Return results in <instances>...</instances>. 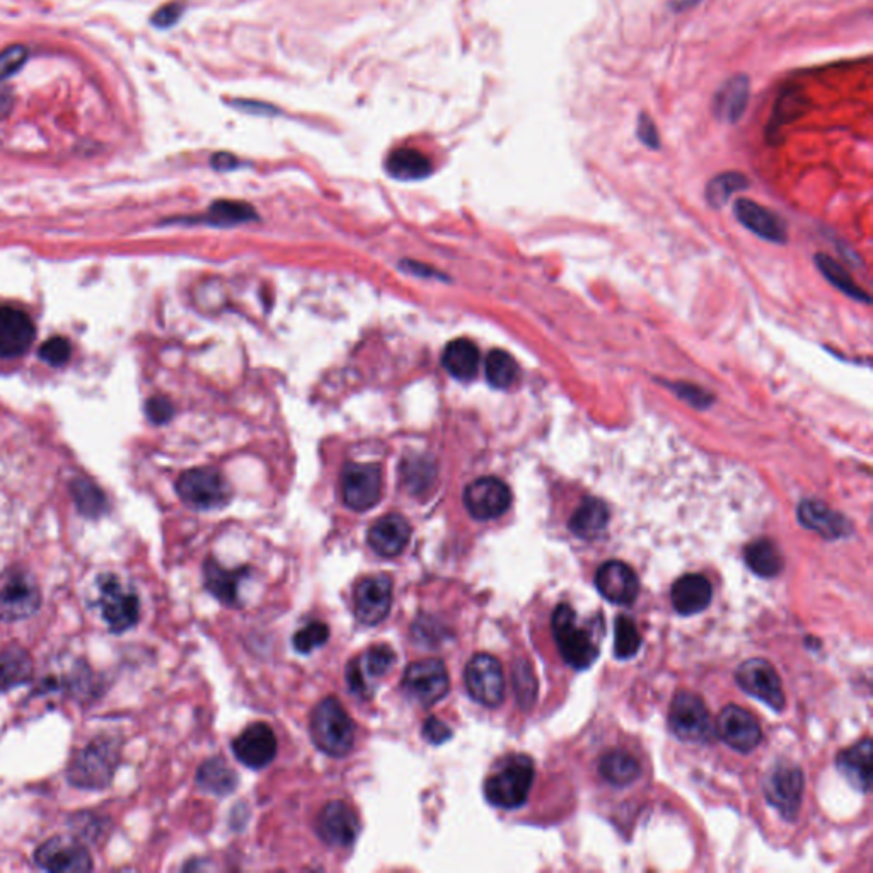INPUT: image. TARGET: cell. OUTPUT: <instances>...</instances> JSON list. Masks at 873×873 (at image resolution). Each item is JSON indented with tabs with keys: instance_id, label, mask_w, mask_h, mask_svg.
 <instances>
[{
	"instance_id": "7a4b0ae2",
	"label": "cell",
	"mask_w": 873,
	"mask_h": 873,
	"mask_svg": "<svg viewBox=\"0 0 873 873\" xmlns=\"http://www.w3.org/2000/svg\"><path fill=\"white\" fill-rule=\"evenodd\" d=\"M534 783V764L527 756H510L485 783V797L498 809H519L526 804Z\"/></svg>"
},
{
	"instance_id": "f35d334b",
	"label": "cell",
	"mask_w": 873,
	"mask_h": 873,
	"mask_svg": "<svg viewBox=\"0 0 873 873\" xmlns=\"http://www.w3.org/2000/svg\"><path fill=\"white\" fill-rule=\"evenodd\" d=\"M72 495L82 515L96 519L106 510L105 495L98 486L87 480L72 481Z\"/></svg>"
},
{
	"instance_id": "b9f144b4",
	"label": "cell",
	"mask_w": 873,
	"mask_h": 873,
	"mask_svg": "<svg viewBox=\"0 0 873 873\" xmlns=\"http://www.w3.org/2000/svg\"><path fill=\"white\" fill-rule=\"evenodd\" d=\"M330 638V628L321 621H311L294 635V648L299 654H311Z\"/></svg>"
},
{
	"instance_id": "2e32d148",
	"label": "cell",
	"mask_w": 873,
	"mask_h": 873,
	"mask_svg": "<svg viewBox=\"0 0 873 873\" xmlns=\"http://www.w3.org/2000/svg\"><path fill=\"white\" fill-rule=\"evenodd\" d=\"M717 734L734 751L751 752L761 744L763 732L758 720L737 705L723 708L717 720Z\"/></svg>"
},
{
	"instance_id": "7c38bea8",
	"label": "cell",
	"mask_w": 873,
	"mask_h": 873,
	"mask_svg": "<svg viewBox=\"0 0 873 873\" xmlns=\"http://www.w3.org/2000/svg\"><path fill=\"white\" fill-rule=\"evenodd\" d=\"M35 863L47 872H89L93 860L86 846L70 836H53L36 850Z\"/></svg>"
},
{
	"instance_id": "f546056e",
	"label": "cell",
	"mask_w": 873,
	"mask_h": 873,
	"mask_svg": "<svg viewBox=\"0 0 873 873\" xmlns=\"http://www.w3.org/2000/svg\"><path fill=\"white\" fill-rule=\"evenodd\" d=\"M608 505L599 498H584L579 509L573 512L568 522V529L582 539H594L601 534L609 524Z\"/></svg>"
},
{
	"instance_id": "83f0119b",
	"label": "cell",
	"mask_w": 873,
	"mask_h": 873,
	"mask_svg": "<svg viewBox=\"0 0 873 873\" xmlns=\"http://www.w3.org/2000/svg\"><path fill=\"white\" fill-rule=\"evenodd\" d=\"M33 659L26 648L12 643L0 652V693L21 688L33 677Z\"/></svg>"
},
{
	"instance_id": "4dcf8cb0",
	"label": "cell",
	"mask_w": 873,
	"mask_h": 873,
	"mask_svg": "<svg viewBox=\"0 0 873 873\" xmlns=\"http://www.w3.org/2000/svg\"><path fill=\"white\" fill-rule=\"evenodd\" d=\"M749 103V79L735 76L723 84L715 96L713 110L723 122L735 123L741 120Z\"/></svg>"
},
{
	"instance_id": "f907efd6",
	"label": "cell",
	"mask_w": 873,
	"mask_h": 873,
	"mask_svg": "<svg viewBox=\"0 0 873 873\" xmlns=\"http://www.w3.org/2000/svg\"><path fill=\"white\" fill-rule=\"evenodd\" d=\"M638 137L643 144L652 147V149L659 147V132H657L654 120L647 113L638 116Z\"/></svg>"
},
{
	"instance_id": "c3c4849f",
	"label": "cell",
	"mask_w": 873,
	"mask_h": 873,
	"mask_svg": "<svg viewBox=\"0 0 873 873\" xmlns=\"http://www.w3.org/2000/svg\"><path fill=\"white\" fill-rule=\"evenodd\" d=\"M423 737L430 744L440 746L451 739L452 730L447 723L442 722L439 718L430 717L425 720V725H423Z\"/></svg>"
},
{
	"instance_id": "484cf974",
	"label": "cell",
	"mask_w": 873,
	"mask_h": 873,
	"mask_svg": "<svg viewBox=\"0 0 873 873\" xmlns=\"http://www.w3.org/2000/svg\"><path fill=\"white\" fill-rule=\"evenodd\" d=\"M839 773L850 781L851 785L867 793L870 790V778H872V741H865L856 746L845 749L836 759Z\"/></svg>"
},
{
	"instance_id": "d590c367",
	"label": "cell",
	"mask_w": 873,
	"mask_h": 873,
	"mask_svg": "<svg viewBox=\"0 0 873 873\" xmlns=\"http://www.w3.org/2000/svg\"><path fill=\"white\" fill-rule=\"evenodd\" d=\"M599 773L614 787H628L640 776V764L623 751L608 752L599 761Z\"/></svg>"
},
{
	"instance_id": "d6a6232c",
	"label": "cell",
	"mask_w": 873,
	"mask_h": 873,
	"mask_svg": "<svg viewBox=\"0 0 873 873\" xmlns=\"http://www.w3.org/2000/svg\"><path fill=\"white\" fill-rule=\"evenodd\" d=\"M386 171L396 180H423L432 173V161L418 149L401 147L389 154Z\"/></svg>"
},
{
	"instance_id": "9a60e30c",
	"label": "cell",
	"mask_w": 873,
	"mask_h": 873,
	"mask_svg": "<svg viewBox=\"0 0 873 873\" xmlns=\"http://www.w3.org/2000/svg\"><path fill=\"white\" fill-rule=\"evenodd\" d=\"M393 604V582L386 575L365 577L353 592L355 616L362 625H379L388 618Z\"/></svg>"
},
{
	"instance_id": "d4e9b609",
	"label": "cell",
	"mask_w": 873,
	"mask_h": 873,
	"mask_svg": "<svg viewBox=\"0 0 873 873\" xmlns=\"http://www.w3.org/2000/svg\"><path fill=\"white\" fill-rule=\"evenodd\" d=\"M203 577L205 587L215 599H219L226 606H239V589L243 580L248 577V568L229 570L214 558H209L203 567Z\"/></svg>"
},
{
	"instance_id": "ffe728a7",
	"label": "cell",
	"mask_w": 873,
	"mask_h": 873,
	"mask_svg": "<svg viewBox=\"0 0 873 873\" xmlns=\"http://www.w3.org/2000/svg\"><path fill=\"white\" fill-rule=\"evenodd\" d=\"M764 790L769 804L775 805L781 816L792 821L797 816L804 797V775L798 768L781 766L769 776Z\"/></svg>"
},
{
	"instance_id": "52a82bcc",
	"label": "cell",
	"mask_w": 873,
	"mask_h": 873,
	"mask_svg": "<svg viewBox=\"0 0 873 873\" xmlns=\"http://www.w3.org/2000/svg\"><path fill=\"white\" fill-rule=\"evenodd\" d=\"M176 490L186 505L198 510L220 509L231 498L226 478L210 468L186 471L176 483Z\"/></svg>"
},
{
	"instance_id": "e575fe53",
	"label": "cell",
	"mask_w": 873,
	"mask_h": 873,
	"mask_svg": "<svg viewBox=\"0 0 873 873\" xmlns=\"http://www.w3.org/2000/svg\"><path fill=\"white\" fill-rule=\"evenodd\" d=\"M744 560L752 572L764 579L776 577L783 570V556L769 539L752 541L744 551Z\"/></svg>"
},
{
	"instance_id": "6da1fadb",
	"label": "cell",
	"mask_w": 873,
	"mask_h": 873,
	"mask_svg": "<svg viewBox=\"0 0 873 873\" xmlns=\"http://www.w3.org/2000/svg\"><path fill=\"white\" fill-rule=\"evenodd\" d=\"M120 763V749L113 739H96L77 752L67 769L70 785L82 790H105L110 787Z\"/></svg>"
},
{
	"instance_id": "44dd1931",
	"label": "cell",
	"mask_w": 873,
	"mask_h": 873,
	"mask_svg": "<svg viewBox=\"0 0 873 873\" xmlns=\"http://www.w3.org/2000/svg\"><path fill=\"white\" fill-rule=\"evenodd\" d=\"M396 655L388 645L371 647L359 659L352 660L347 667V684L359 698H369L372 693L367 677H381L391 671Z\"/></svg>"
},
{
	"instance_id": "e0dca14e",
	"label": "cell",
	"mask_w": 873,
	"mask_h": 873,
	"mask_svg": "<svg viewBox=\"0 0 873 873\" xmlns=\"http://www.w3.org/2000/svg\"><path fill=\"white\" fill-rule=\"evenodd\" d=\"M318 834L324 843L338 848H348L359 836L360 822L355 810L342 800H335L323 807L318 816Z\"/></svg>"
},
{
	"instance_id": "4fadbf2b",
	"label": "cell",
	"mask_w": 873,
	"mask_h": 873,
	"mask_svg": "<svg viewBox=\"0 0 873 873\" xmlns=\"http://www.w3.org/2000/svg\"><path fill=\"white\" fill-rule=\"evenodd\" d=\"M735 681L747 694L764 701L766 705L781 712L785 706V693L775 667L764 659H749L739 665L735 672Z\"/></svg>"
},
{
	"instance_id": "7dc6e473",
	"label": "cell",
	"mask_w": 873,
	"mask_h": 873,
	"mask_svg": "<svg viewBox=\"0 0 873 873\" xmlns=\"http://www.w3.org/2000/svg\"><path fill=\"white\" fill-rule=\"evenodd\" d=\"M183 11H185V4L180 0H173L166 6H162L161 9H157L156 14L152 16V24L159 29L171 28L180 21Z\"/></svg>"
},
{
	"instance_id": "74e56055",
	"label": "cell",
	"mask_w": 873,
	"mask_h": 873,
	"mask_svg": "<svg viewBox=\"0 0 873 873\" xmlns=\"http://www.w3.org/2000/svg\"><path fill=\"white\" fill-rule=\"evenodd\" d=\"M642 647V636L638 633L635 621L628 616H618L614 625V655L626 660L635 657Z\"/></svg>"
},
{
	"instance_id": "5bb4252c",
	"label": "cell",
	"mask_w": 873,
	"mask_h": 873,
	"mask_svg": "<svg viewBox=\"0 0 873 873\" xmlns=\"http://www.w3.org/2000/svg\"><path fill=\"white\" fill-rule=\"evenodd\" d=\"M463 500L469 514L476 521H493L509 510L512 493L502 480L495 476H485L466 486Z\"/></svg>"
},
{
	"instance_id": "681fc988",
	"label": "cell",
	"mask_w": 873,
	"mask_h": 873,
	"mask_svg": "<svg viewBox=\"0 0 873 873\" xmlns=\"http://www.w3.org/2000/svg\"><path fill=\"white\" fill-rule=\"evenodd\" d=\"M147 417L154 423H166L173 417V406L168 399L152 398L147 401Z\"/></svg>"
},
{
	"instance_id": "d6986e66",
	"label": "cell",
	"mask_w": 873,
	"mask_h": 873,
	"mask_svg": "<svg viewBox=\"0 0 873 873\" xmlns=\"http://www.w3.org/2000/svg\"><path fill=\"white\" fill-rule=\"evenodd\" d=\"M596 587L606 601L630 606L640 594V582L633 568L623 561H606L596 573Z\"/></svg>"
},
{
	"instance_id": "277c9868",
	"label": "cell",
	"mask_w": 873,
	"mask_h": 873,
	"mask_svg": "<svg viewBox=\"0 0 873 873\" xmlns=\"http://www.w3.org/2000/svg\"><path fill=\"white\" fill-rule=\"evenodd\" d=\"M98 585V606L101 618L108 630L122 635L139 623L140 601L135 590L123 584L115 573H103L96 580Z\"/></svg>"
},
{
	"instance_id": "f6af8a7d",
	"label": "cell",
	"mask_w": 873,
	"mask_h": 873,
	"mask_svg": "<svg viewBox=\"0 0 873 873\" xmlns=\"http://www.w3.org/2000/svg\"><path fill=\"white\" fill-rule=\"evenodd\" d=\"M29 58L28 48L24 45H12L0 53V82L14 76Z\"/></svg>"
},
{
	"instance_id": "cb8c5ba5",
	"label": "cell",
	"mask_w": 873,
	"mask_h": 873,
	"mask_svg": "<svg viewBox=\"0 0 873 873\" xmlns=\"http://www.w3.org/2000/svg\"><path fill=\"white\" fill-rule=\"evenodd\" d=\"M712 597V584L698 573H688L672 585V606L683 616H693L705 611L710 606Z\"/></svg>"
},
{
	"instance_id": "4316f807",
	"label": "cell",
	"mask_w": 873,
	"mask_h": 873,
	"mask_svg": "<svg viewBox=\"0 0 873 873\" xmlns=\"http://www.w3.org/2000/svg\"><path fill=\"white\" fill-rule=\"evenodd\" d=\"M735 215L747 229L756 232L761 238L775 243H783L787 239V232L780 219L759 203L741 198L735 203Z\"/></svg>"
},
{
	"instance_id": "7bdbcfd3",
	"label": "cell",
	"mask_w": 873,
	"mask_h": 873,
	"mask_svg": "<svg viewBox=\"0 0 873 873\" xmlns=\"http://www.w3.org/2000/svg\"><path fill=\"white\" fill-rule=\"evenodd\" d=\"M514 688L517 700L522 708H531L538 694V683L532 672L531 665L521 660L514 669Z\"/></svg>"
},
{
	"instance_id": "ab89813d",
	"label": "cell",
	"mask_w": 873,
	"mask_h": 873,
	"mask_svg": "<svg viewBox=\"0 0 873 873\" xmlns=\"http://www.w3.org/2000/svg\"><path fill=\"white\" fill-rule=\"evenodd\" d=\"M255 217V209H251L248 203L231 202V200L215 202L209 210L210 222L219 224V226L241 224V222H248Z\"/></svg>"
},
{
	"instance_id": "8fae6325",
	"label": "cell",
	"mask_w": 873,
	"mask_h": 873,
	"mask_svg": "<svg viewBox=\"0 0 873 873\" xmlns=\"http://www.w3.org/2000/svg\"><path fill=\"white\" fill-rule=\"evenodd\" d=\"M343 500L357 512L372 509L382 493V473L377 464L350 463L342 473Z\"/></svg>"
},
{
	"instance_id": "7402d4cb",
	"label": "cell",
	"mask_w": 873,
	"mask_h": 873,
	"mask_svg": "<svg viewBox=\"0 0 873 873\" xmlns=\"http://www.w3.org/2000/svg\"><path fill=\"white\" fill-rule=\"evenodd\" d=\"M35 324L16 307L0 306V357L14 359L35 342Z\"/></svg>"
},
{
	"instance_id": "ee69618b",
	"label": "cell",
	"mask_w": 873,
	"mask_h": 873,
	"mask_svg": "<svg viewBox=\"0 0 873 873\" xmlns=\"http://www.w3.org/2000/svg\"><path fill=\"white\" fill-rule=\"evenodd\" d=\"M747 180L739 173H725L717 176L715 180L708 185V202H712L715 207H720L722 203L727 202V198L734 191L746 188Z\"/></svg>"
},
{
	"instance_id": "1f68e13d",
	"label": "cell",
	"mask_w": 873,
	"mask_h": 873,
	"mask_svg": "<svg viewBox=\"0 0 873 873\" xmlns=\"http://www.w3.org/2000/svg\"><path fill=\"white\" fill-rule=\"evenodd\" d=\"M442 365L452 377L469 381L476 376L480 367V350L466 338H457L444 348Z\"/></svg>"
},
{
	"instance_id": "3957f363",
	"label": "cell",
	"mask_w": 873,
	"mask_h": 873,
	"mask_svg": "<svg viewBox=\"0 0 873 873\" xmlns=\"http://www.w3.org/2000/svg\"><path fill=\"white\" fill-rule=\"evenodd\" d=\"M311 737L319 751L333 758H342L352 751L355 727L352 718L336 698H326L314 708Z\"/></svg>"
},
{
	"instance_id": "816d5d0a",
	"label": "cell",
	"mask_w": 873,
	"mask_h": 873,
	"mask_svg": "<svg viewBox=\"0 0 873 873\" xmlns=\"http://www.w3.org/2000/svg\"><path fill=\"white\" fill-rule=\"evenodd\" d=\"M12 108H14V93L11 87L0 82V120L11 115Z\"/></svg>"
},
{
	"instance_id": "ac0fdd59",
	"label": "cell",
	"mask_w": 873,
	"mask_h": 873,
	"mask_svg": "<svg viewBox=\"0 0 873 873\" xmlns=\"http://www.w3.org/2000/svg\"><path fill=\"white\" fill-rule=\"evenodd\" d=\"M277 737L266 723H253L236 741L232 751L236 758L251 769L266 768L277 756Z\"/></svg>"
},
{
	"instance_id": "603a6c76",
	"label": "cell",
	"mask_w": 873,
	"mask_h": 873,
	"mask_svg": "<svg viewBox=\"0 0 873 873\" xmlns=\"http://www.w3.org/2000/svg\"><path fill=\"white\" fill-rule=\"evenodd\" d=\"M411 538L410 522L403 515L389 514L381 517L369 531V544L377 555L393 558L403 553Z\"/></svg>"
},
{
	"instance_id": "9c48e42d",
	"label": "cell",
	"mask_w": 873,
	"mask_h": 873,
	"mask_svg": "<svg viewBox=\"0 0 873 873\" xmlns=\"http://www.w3.org/2000/svg\"><path fill=\"white\" fill-rule=\"evenodd\" d=\"M449 674L439 659H423L408 665L401 686L423 706H432L449 693Z\"/></svg>"
},
{
	"instance_id": "8992f818",
	"label": "cell",
	"mask_w": 873,
	"mask_h": 873,
	"mask_svg": "<svg viewBox=\"0 0 873 873\" xmlns=\"http://www.w3.org/2000/svg\"><path fill=\"white\" fill-rule=\"evenodd\" d=\"M40 608V585L31 573L14 568L0 575V621L18 623Z\"/></svg>"
},
{
	"instance_id": "836d02e7",
	"label": "cell",
	"mask_w": 873,
	"mask_h": 873,
	"mask_svg": "<svg viewBox=\"0 0 873 873\" xmlns=\"http://www.w3.org/2000/svg\"><path fill=\"white\" fill-rule=\"evenodd\" d=\"M197 783L205 792L214 795H229L238 787V775L236 771L224 761L214 758L205 761L197 773Z\"/></svg>"
},
{
	"instance_id": "f1b7e54d",
	"label": "cell",
	"mask_w": 873,
	"mask_h": 873,
	"mask_svg": "<svg viewBox=\"0 0 873 873\" xmlns=\"http://www.w3.org/2000/svg\"><path fill=\"white\" fill-rule=\"evenodd\" d=\"M798 519L810 531H816L827 539H836L845 536L846 522L843 515L836 514L831 509H827L826 505L816 500H805L800 503L798 509Z\"/></svg>"
},
{
	"instance_id": "5b68a950",
	"label": "cell",
	"mask_w": 873,
	"mask_h": 873,
	"mask_svg": "<svg viewBox=\"0 0 873 873\" xmlns=\"http://www.w3.org/2000/svg\"><path fill=\"white\" fill-rule=\"evenodd\" d=\"M553 635L561 657L577 671L589 669L599 657V647L589 633L577 626V616L568 604H560L553 614Z\"/></svg>"
},
{
	"instance_id": "30bf717a",
	"label": "cell",
	"mask_w": 873,
	"mask_h": 873,
	"mask_svg": "<svg viewBox=\"0 0 873 873\" xmlns=\"http://www.w3.org/2000/svg\"><path fill=\"white\" fill-rule=\"evenodd\" d=\"M669 727L681 741L706 742L713 734L712 718L700 696L679 693L672 701Z\"/></svg>"
},
{
	"instance_id": "8d00e7d4",
	"label": "cell",
	"mask_w": 873,
	"mask_h": 873,
	"mask_svg": "<svg viewBox=\"0 0 873 873\" xmlns=\"http://www.w3.org/2000/svg\"><path fill=\"white\" fill-rule=\"evenodd\" d=\"M485 374L493 388L507 389L517 381L519 365L510 353L492 350L486 357Z\"/></svg>"
},
{
	"instance_id": "60d3db41",
	"label": "cell",
	"mask_w": 873,
	"mask_h": 873,
	"mask_svg": "<svg viewBox=\"0 0 873 873\" xmlns=\"http://www.w3.org/2000/svg\"><path fill=\"white\" fill-rule=\"evenodd\" d=\"M817 265L821 266L822 273L826 275L831 282H833L838 289L843 290L845 294L851 295V297H855V299H862V301L868 302V295H865L858 285H855L853 282V278L848 275L846 270L841 268V265H838L833 258H829L826 255L817 256Z\"/></svg>"
},
{
	"instance_id": "ba28073f",
	"label": "cell",
	"mask_w": 873,
	"mask_h": 873,
	"mask_svg": "<svg viewBox=\"0 0 873 873\" xmlns=\"http://www.w3.org/2000/svg\"><path fill=\"white\" fill-rule=\"evenodd\" d=\"M464 683L469 696L480 705L495 708L502 705L505 696V677L502 664L493 655L476 654L469 660L464 672Z\"/></svg>"
},
{
	"instance_id": "bcb514c9",
	"label": "cell",
	"mask_w": 873,
	"mask_h": 873,
	"mask_svg": "<svg viewBox=\"0 0 873 873\" xmlns=\"http://www.w3.org/2000/svg\"><path fill=\"white\" fill-rule=\"evenodd\" d=\"M40 359L55 367L67 364L70 359V343L62 336H53L41 345Z\"/></svg>"
},
{
	"instance_id": "f5cc1de1",
	"label": "cell",
	"mask_w": 873,
	"mask_h": 873,
	"mask_svg": "<svg viewBox=\"0 0 873 873\" xmlns=\"http://www.w3.org/2000/svg\"><path fill=\"white\" fill-rule=\"evenodd\" d=\"M212 162H214V166L217 169H231L234 166H238V161L234 157L229 156V154H217Z\"/></svg>"
}]
</instances>
